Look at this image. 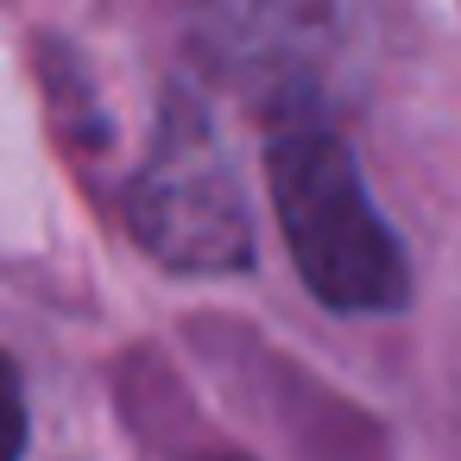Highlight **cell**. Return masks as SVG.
<instances>
[{"instance_id": "4", "label": "cell", "mask_w": 461, "mask_h": 461, "mask_svg": "<svg viewBox=\"0 0 461 461\" xmlns=\"http://www.w3.org/2000/svg\"><path fill=\"white\" fill-rule=\"evenodd\" d=\"M32 442V411H26V373L0 348V461H26Z\"/></svg>"}, {"instance_id": "3", "label": "cell", "mask_w": 461, "mask_h": 461, "mask_svg": "<svg viewBox=\"0 0 461 461\" xmlns=\"http://www.w3.org/2000/svg\"><path fill=\"white\" fill-rule=\"evenodd\" d=\"M354 26V0H209V39L228 77L272 95V114L329 108V77Z\"/></svg>"}, {"instance_id": "2", "label": "cell", "mask_w": 461, "mask_h": 461, "mask_svg": "<svg viewBox=\"0 0 461 461\" xmlns=\"http://www.w3.org/2000/svg\"><path fill=\"white\" fill-rule=\"evenodd\" d=\"M127 234L171 272L228 278L253 266V215L234 152L209 102L184 83L165 89L152 152L127 177Z\"/></svg>"}, {"instance_id": "1", "label": "cell", "mask_w": 461, "mask_h": 461, "mask_svg": "<svg viewBox=\"0 0 461 461\" xmlns=\"http://www.w3.org/2000/svg\"><path fill=\"white\" fill-rule=\"evenodd\" d=\"M266 190L291 247L303 291L341 316H385L411 303V259L392 221L379 215L348 140L329 114H272L266 133Z\"/></svg>"}, {"instance_id": "5", "label": "cell", "mask_w": 461, "mask_h": 461, "mask_svg": "<svg viewBox=\"0 0 461 461\" xmlns=\"http://www.w3.org/2000/svg\"><path fill=\"white\" fill-rule=\"evenodd\" d=\"M203 461H247V455H203Z\"/></svg>"}]
</instances>
